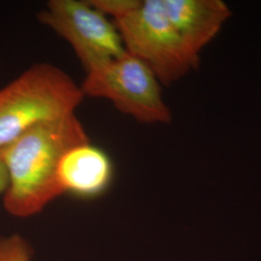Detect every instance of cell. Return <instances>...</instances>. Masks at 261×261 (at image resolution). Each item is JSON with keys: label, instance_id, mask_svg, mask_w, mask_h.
I'll return each mask as SVG.
<instances>
[{"label": "cell", "instance_id": "1", "mask_svg": "<svg viewBox=\"0 0 261 261\" xmlns=\"http://www.w3.org/2000/svg\"><path fill=\"white\" fill-rule=\"evenodd\" d=\"M88 141L75 113L41 123L0 150L8 174L3 195L5 210L13 217L28 218L62 196L57 181L58 164L71 147Z\"/></svg>", "mask_w": 261, "mask_h": 261}, {"label": "cell", "instance_id": "2", "mask_svg": "<svg viewBox=\"0 0 261 261\" xmlns=\"http://www.w3.org/2000/svg\"><path fill=\"white\" fill-rule=\"evenodd\" d=\"M84 97L81 85L59 67L30 66L0 88V150L41 123L75 114Z\"/></svg>", "mask_w": 261, "mask_h": 261}, {"label": "cell", "instance_id": "3", "mask_svg": "<svg viewBox=\"0 0 261 261\" xmlns=\"http://www.w3.org/2000/svg\"><path fill=\"white\" fill-rule=\"evenodd\" d=\"M127 53L143 61L164 85L175 84L199 66L168 17L162 0L141 1L113 20Z\"/></svg>", "mask_w": 261, "mask_h": 261}, {"label": "cell", "instance_id": "4", "mask_svg": "<svg viewBox=\"0 0 261 261\" xmlns=\"http://www.w3.org/2000/svg\"><path fill=\"white\" fill-rule=\"evenodd\" d=\"M161 85L148 66L126 51L88 71L81 87L85 97L107 99L138 122L168 124L172 114L164 101Z\"/></svg>", "mask_w": 261, "mask_h": 261}, {"label": "cell", "instance_id": "5", "mask_svg": "<svg viewBox=\"0 0 261 261\" xmlns=\"http://www.w3.org/2000/svg\"><path fill=\"white\" fill-rule=\"evenodd\" d=\"M38 20L70 44L86 72L126 53L114 22L88 0H50Z\"/></svg>", "mask_w": 261, "mask_h": 261}, {"label": "cell", "instance_id": "6", "mask_svg": "<svg viewBox=\"0 0 261 261\" xmlns=\"http://www.w3.org/2000/svg\"><path fill=\"white\" fill-rule=\"evenodd\" d=\"M112 177V160L90 141L71 147L57 168V181L62 193L83 199L102 196L111 186Z\"/></svg>", "mask_w": 261, "mask_h": 261}, {"label": "cell", "instance_id": "7", "mask_svg": "<svg viewBox=\"0 0 261 261\" xmlns=\"http://www.w3.org/2000/svg\"><path fill=\"white\" fill-rule=\"evenodd\" d=\"M162 1L187 48L198 59L201 50L217 36L231 16V11L222 0Z\"/></svg>", "mask_w": 261, "mask_h": 261}, {"label": "cell", "instance_id": "8", "mask_svg": "<svg viewBox=\"0 0 261 261\" xmlns=\"http://www.w3.org/2000/svg\"><path fill=\"white\" fill-rule=\"evenodd\" d=\"M32 249L19 234L0 237V261H31Z\"/></svg>", "mask_w": 261, "mask_h": 261}, {"label": "cell", "instance_id": "9", "mask_svg": "<svg viewBox=\"0 0 261 261\" xmlns=\"http://www.w3.org/2000/svg\"><path fill=\"white\" fill-rule=\"evenodd\" d=\"M95 9L114 20L122 19L139 7L141 0H88Z\"/></svg>", "mask_w": 261, "mask_h": 261}, {"label": "cell", "instance_id": "10", "mask_svg": "<svg viewBox=\"0 0 261 261\" xmlns=\"http://www.w3.org/2000/svg\"><path fill=\"white\" fill-rule=\"evenodd\" d=\"M8 186V174L0 156V195H4Z\"/></svg>", "mask_w": 261, "mask_h": 261}]
</instances>
